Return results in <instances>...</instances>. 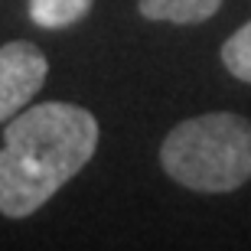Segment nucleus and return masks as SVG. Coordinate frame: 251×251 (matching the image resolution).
<instances>
[{
	"mask_svg": "<svg viewBox=\"0 0 251 251\" xmlns=\"http://www.w3.org/2000/svg\"><path fill=\"white\" fill-rule=\"evenodd\" d=\"M98 121L69 101H43L10 118L0 150V212L26 219L95 157Z\"/></svg>",
	"mask_w": 251,
	"mask_h": 251,
	"instance_id": "1",
	"label": "nucleus"
},
{
	"mask_svg": "<svg viewBox=\"0 0 251 251\" xmlns=\"http://www.w3.org/2000/svg\"><path fill=\"white\" fill-rule=\"evenodd\" d=\"M160 163L186 189L232 193L251 179V124L232 111L189 118L167 134Z\"/></svg>",
	"mask_w": 251,
	"mask_h": 251,
	"instance_id": "2",
	"label": "nucleus"
},
{
	"mask_svg": "<svg viewBox=\"0 0 251 251\" xmlns=\"http://www.w3.org/2000/svg\"><path fill=\"white\" fill-rule=\"evenodd\" d=\"M49 72L46 56L26 39L0 46V124L26 108Z\"/></svg>",
	"mask_w": 251,
	"mask_h": 251,
	"instance_id": "3",
	"label": "nucleus"
},
{
	"mask_svg": "<svg viewBox=\"0 0 251 251\" xmlns=\"http://www.w3.org/2000/svg\"><path fill=\"white\" fill-rule=\"evenodd\" d=\"M140 17L157 20V23H202L222 7V0H140Z\"/></svg>",
	"mask_w": 251,
	"mask_h": 251,
	"instance_id": "4",
	"label": "nucleus"
},
{
	"mask_svg": "<svg viewBox=\"0 0 251 251\" xmlns=\"http://www.w3.org/2000/svg\"><path fill=\"white\" fill-rule=\"evenodd\" d=\"M95 0H29V20L43 29H65L92 10Z\"/></svg>",
	"mask_w": 251,
	"mask_h": 251,
	"instance_id": "5",
	"label": "nucleus"
},
{
	"mask_svg": "<svg viewBox=\"0 0 251 251\" xmlns=\"http://www.w3.org/2000/svg\"><path fill=\"white\" fill-rule=\"evenodd\" d=\"M222 62L238 82H251V23H245L242 29H235L232 36L225 39Z\"/></svg>",
	"mask_w": 251,
	"mask_h": 251,
	"instance_id": "6",
	"label": "nucleus"
}]
</instances>
